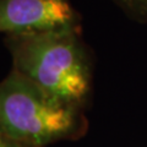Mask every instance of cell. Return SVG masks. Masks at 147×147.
<instances>
[{
	"mask_svg": "<svg viewBox=\"0 0 147 147\" xmlns=\"http://www.w3.org/2000/svg\"><path fill=\"white\" fill-rule=\"evenodd\" d=\"M84 109L54 98L20 74L0 82V132L28 147H47L85 134Z\"/></svg>",
	"mask_w": 147,
	"mask_h": 147,
	"instance_id": "cell-2",
	"label": "cell"
},
{
	"mask_svg": "<svg viewBox=\"0 0 147 147\" xmlns=\"http://www.w3.org/2000/svg\"><path fill=\"white\" fill-rule=\"evenodd\" d=\"M12 70L54 98L84 109L92 90V66L81 30L5 36Z\"/></svg>",
	"mask_w": 147,
	"mask_h": 147,
	"instance_id": "cell-1",
	"label": "cell"
},
{
	"mask_svg": "<svg viewBox=\"0 0 147 147\" xmlns=\"http://www.w3.org/2000/svg\"><path fill=\"white\" fill-rule=\"evenodd\" d=\"M132 20L147 24V0H113Z\"/></svg>",
	"mask_w": 147,
	"mask_h": 147,
	"instance_id": "cell-4",
	"label": "cell"
},
{
	"mask_svg": "<svg viewBox=\"0 0 147 147\" xmlns=\"http://www.w3.org/2000/svg\"><path fill=\"white\" fill-rule=\"evenodd\" d=\"M0 147H28V146L20 144V142L12 140L0 132Z\"/></svg>",
	"mask_w": 147,
	"mask_h": 147,
	"instance_id": "cell-5",
	"label": "cell"
},
{
	"mask_svg": "<svg viewBox=\"0 0 147 147\" xmlns=\"http://www.w3.org/2000/svg\"><path fill=\"white\" fill-rule=\"evenodd\" d=\"M81 30L70 0H0V33L31 34Z\"/></svg>",
	"mask_w": 147,
	"mask_h": 147,
	"instance_id": "cell-3",
	"label": "cell"
}]
</instances>
